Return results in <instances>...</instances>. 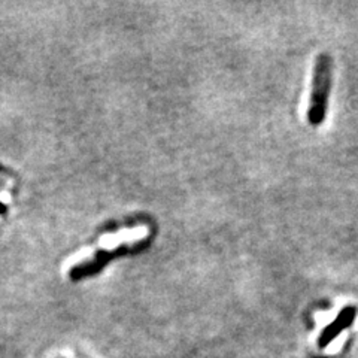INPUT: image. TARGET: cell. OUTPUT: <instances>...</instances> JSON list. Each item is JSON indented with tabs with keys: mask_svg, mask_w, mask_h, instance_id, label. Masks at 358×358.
I'll use <instances>...</instances> for the list:
<instances>
[{
	"mask_svg": "<svg viewBox=\"0 0 358 358\" xmlns=\"http://www.w3.org/2000/svg\"><path fill=\"white\" fill-rule=\"evenodd\" d=\"M330 87H332V57L328 54H319L315 61L314 77H312V93L308 108V123L312 127H318L324 123Z\"/></svg>",
	"mask_w": 358,
	"mask_h": 358,
	"instance_id": "cell-1",
	"label": "cell"
},
{
	"mask_svg": "<svg viewBox=\"0 0 358 358\" xmlns=\"http://www.w3.org/2000/svg\"><path fill=\"white\" fill-rule=\"evenodd\" d=\"M148 245H150V241H139L136 243L118 245V246L112 248V250H100V251H97V254L93 257V259L82 261V263L77 264L75 268H72L69 272V278L77 282L81 279L95 277V275L102 270L109 261H112L114 259H119V257H124V255L141 252Z\"/></svg>",
	"mask_w": 358,
	"mask_h": 358,
	"instance_id": "cell-2",
	"label": "cell"
},
{
	"mask_svg": "<svg viewBox=\"0 0 358 358\" xmlns=\"http://www.w3.org/2000/svg\"><path fill=\"white\" fill-rule=\"evenodd\" d=\"M355 315H357L355 306L342 308V310L339 312V315L323 330V332H321V335L318 337V346L321 348V350L328 346V344H332L335 339L344 332V330L350 328L354 323Z\"/></svg>",
	"mask_w": 358,
	"mask_h": 358,
	"instance_id": "cell-3",
	"label": "cell"
},
{
	"mask_svg": "<svg viewBox=\"0 0 358 358\" xmlns=\"http://www.w3.org/2000/svg\"><path fill=\"white\" fill-rule=\"evenodd\" d=\"M3 214H6V206L3 203H0V215H3Z\"/></svg>",
	"mask_w": 358,
	"mask_h": 358,
	"instance_id": "cell-4",
	"label": "cell"
},
{
	"mask_svg": "<svg viewBox=\"0 0 358 358\" xmlns=\"http://www.w3.org/2000/svg\"><path fill=\"white\" fill-rule=\"evenodd\" d=\"M0 173H8V170H6V169H3L2 166H0Z\"/></svg>",
	"mask_w": 358,
	"mask_h": 358,
	"instance_id": "cell-5",
	"label": "cell"
}]
</instances>
